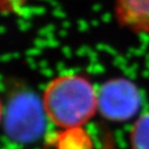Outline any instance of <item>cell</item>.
Instances as JSON below:
<instances>
[{"label":"cell","mask_w":149,"mask_h":149,"mask_svg":"<svg viewBox=\"0 0 149 149\" xmlns=\"http://www.w3.org/2000/svg\"><path fill=\"white\" fill-rule=\"evenodd\" d=\"M139 106V91L125 79L110 80L98 91V110L112 120H126L135 114Z\"/></svg>","instance_id":"7a4b0ae2"},{"label":"cell","mask_w":149,"mask_h":149,"mask_svg":"<svg viewBox=\"0 0 149 149\" xmlns=\"http://www.w3.org/2000/svg\"><path fill=\"white\" fill-rule=\"evenodd\" d=\"M130 144L133 149H149V112L135 122L130 132Z\"/></svg>","instance_id":"5b68a950"},{"label":"cell","mask_w":149,"mask_h":149,"mask_svg":"<svg viewBox=\"0 0 149 149\" xmlns=\"http://www.w3.org/2000/svg\"><path fill=\"white\" fill-rule=\"evenodd\" d=\"M42 104L54 125L65 130L80 128L98 109V92L84 76L66 72L48 83Z\"/></svg>","instance_id":"6da1fadb"},{"label":"cell","mask_w":149,"mask_h":149,"mask_svg":"<svg viewBox=\"0 0 149 149\" xmlns=\"http://www.w3.org/2000/svg\"><path fill=\"white\" fill-rule=\"evenodd\" d=\"M113 12L120 27L149 36V0H113Z\"/></svg>","instance_id":"277c9868"},{"label":"cell","mask_w":149,"mask_h":149,"mask_svg":"<svg viewBox=\"0 0 149 149\" xmlns=\"http://www.w3.org/2000/svg\"><path fill=\"white\" fill-rule=\"evenodd\" d=\"M28 1L29 0H2V4L4 5V3H6V6L4 8H7V10L10 12V10H15L17 7L26 4Z\"/></svg>","instance_id":"8992f818"},{"label":"cell","mask_w":149,"mask_h":149,"mask_svg":"<svg viewBox=\"0 0 149 149\" xmlns=\"http://www.w3.org/2000/svg\"><path fill=\"white\" fill-rule=\"evenodd\" d=\"M42 105L40 107L37 100L29 94L15 97L7 111V132L18 140L33 138L40 130Z\"/></svg>","instance_id":"3957f363"}]
</instances>
